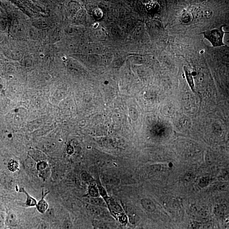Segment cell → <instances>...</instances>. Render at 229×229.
<instances>
[{
	"instance_id": "cb8c5ba5",
	"label": "cell",
	"mask_w": 229,
	"mask_h": 229,
	"mask_svg": "<svg viewBox=\"0 0 229 229\" xmlns=\"http://www.w3.org/2000/svg\"><path fill=\"white\" fill-rule=\"evenodd\" d=\"M193 177V174L191 172L186 174L183 177V180L185 182H189L191 181Z\"/></svg>"
},
{
	"instance_id": "d6986e66",
	"label": "cell",
	"mask_w": 229,
	"mask_h": 229,
	"mask_svg": "<svg viewBox=\"0 0 229 229\" xmlns=\"http://www.w3.org/2000/svg\"><path fill=\"white\" fill-rule=\"evenodd\" d=\"M209 182H210V179L208 177H204L200 179L199 185L201 187L204 188L208 185Z\"/></svg>"
},
{
	"instance_id": "7c38bea8",
	"label": "cell",
	"mask_w": 229,
	"mask_h": 229,
	"mask_svg": "<svg viewBox=\"0 0 229 229\" xmlns=\"http://www.w3.org/2000/svg\"><path fill=\"white\" fill-rule=\"evenodd\" d=\"M20 192L24 193L27 197L26 202H25V204L26 206L29 207H34L36 206L37 202H36V200L32 197H31L29 194L26 191H25V189L22 188L21 189Z\"/></svg>"
},
{
	"instance_id": "5bb4252c",
	"label": "cell",
	"mask_w": 229,
	"mask_h": 229,
	"mask_svg": "<svg viewBox=\"0 0 229 229\" xmlns=\"http://www.w3.org/2000/svg\"><path fill=\"white\" fill-rule=\"evenodd\" d=\"M227 210V207L224 204H220L217 206L215 212L218 216H222L225 215Z\"/></svg>"
},
{
	"instance_id": "ac0fdd59",
	"label": "cell",
	"mask_w": 229,
	"mask_h": 229,
	"mask_svg": "<svg viewBox=\"0 0 229 229\" xmlns=\"http://www.w3.org/2000/svg\"><path fill=\"white\" fill-rule=\"evenodd\" d=\"M86 11L83 9H81L79 11L77 12L76 15H75V17L77 20L79 21L84 20L86 16Z\"/></svg>"
},
{
	"instance_id": "52a82bcc",
	"label": "cell",
	"mask_w": 229,
	"mask_h": 229,
	"mask_svg": "<svg viewBox=\"0 0 229 229\" xmlns=\"http://www.w3.org/2000/svg\"><path fill=\"white\" fill-rule=\"evenodd\" d=\"M87 200L90 204L92 205L103 208L107 207L105 202L101 197H90L87 199Z\"/></svg>"
},
{
	"instance_id": "ba28073f",
	"label": "cell",
	"mask_w": 229,
	"mask_h": 229,
	"mask_svg": "<svg viewBox=\"0 0 229 229\" xmlns=\"http://www.w3.org/2000/svg\"><path fill=\"white\" fill-rule=\"evenodd\" d=\"M5 224L7 226H16L17 224V217L16 214L13 213H9L5 219Z\"/></svg>"
},
{
	"instance_id": "9a60e30c",
	"label": "cell",
	"mask_w": 229,
	"mask_h": 229,
	"mask_svg": "<svg viewBox=\"0 0 229 229\" xmlns=\"http://www.w3.org/2000/svg\"><path fill=\"white\" fill-rule=\"evenodd\" d=\"M97 186L98 188L100 196H101V197L102 198L104 199V200H105V202L106 200L109 198V197L108 194H107V191H106L105 189V188L102 186L100 183H97Z\"/></svg>"
},
{
	"instance_id": "44dd1931",
	"label": "cell",
	"mask_w": 229,
	"mask_h": 229,
	"mask_svg": "<svg viewBox=\"0 0 229 229\" xmlns=\"http://www.w3.org/2000/svg\"><path fill=\"white\" fill-rule=\"evenodd\" d=\"M82 179L85 182L90 183V184L93 183L94 182V180L92 177L87 173H83L81 175Z\"/></svg>"
},
{
	"instance_id": "7402d4cb",
	"label": "cell",
	"mask_w": 229,
	"mask_h": 229,
	"mask_svg": "<svg viewBox=\"0 0 229 229\" xmlns=\"http://www.w3.org/2000/svg\"><path fill=\"white\" fill-rule=\"evenodd\" d=\"M97 7H98V6L96 4L89 3L86 5V11L88 13L92 14L93 11Z\"/></svg>"
},
{
	"instance_id": "7a4b0ae2",
	"label": "cell",
	"mask_w": 229,
	"mask_h": 229,
	"mask_svg": "<svg viewBox=\"0 0 229 229\" xmlns=\"http://www.w3.org/2000/svg\"><path fill=\"white\" fill-rule=\"evenodd\" d=\"M110 213L120 224L125 225L127 223L128 218L125 213L123 209L119 204L117 203L115 200L109 197L105 201Z\"/></svg>"
},
{
	"instance_id": "8fae6325",
	"label": "cell",
	"mask_w": 229,
	"mask_h": 229,
	"mask_svg": "<svg viewBox=\"0 0 229 229\" xmlns=\"http://www.w3.org/2000/svg\"><path fill=\"white\" fill-rule=\"evenodd\" d=\"M36 206L39 212L41 213H46L48 209V205L47 202L44 200V196L42 197V199L37 203Z\"/></svg>"
},
{
	"instance_id": "4316f807",
	"label": "cell",
	"mask_w": 229,
	"mask_h": 229,
	"mask_svg": "<svg viewBox=\"0 0 229 229\" xmlns=\"http://www.w3.org/2000/svg\"><path fill=\"white\" fill-rule=\"evenodd\" d=\"M47 165L46 163H43V165H42V162H41V163L39 164L38 166H37L38 170L41 171V172L46 170L47 169Z\"/></svg>"
},
{
	"instance_id": "3957f363",
	"label": "cell",
	"mask_w": 229,
	"mask_h": 229,
	"mask_svg": "<svg viewBox=\"0 0 229 229\" xmlns=\"http://www.w3.org/2000/svg\"><path fill=\"white\" fill-rule=\"evenodd\" d=\"M82 51L87 55H101L103 54L104 48L101 44L90 43L84 45Z\"/></svg>"
},
{
	"instance_id": "30bf717a",
	"label": "cell",
	"mask_w": 229,
	"mask_h": 229,
	"mask_svg": "<svg viewBox=\"0 0 229 229\" xmlns=\"http://www.w3.org/2000/svg\"><path fill=\"white\" fill-rule=\"evenodd\" d=\"M185 73L186 77L187 80L190 87H191V89L192 90V91L193 92H195V86L194 81H193V76H192V74H191V71L189 70V68H188L186 66H184L183 67Z\"/></svg>"
},
{
	"instance_id": "e0dca14e",
	"label": "cell",
	"mask_w": 229,
	"mask_h": 229,
	"mask_svg": "<svg viewBox=\"0 0 229 229\" xmlns=\"http://www.w3.org/2000/svg\"><path fill=\"white\" fill-rule=\"evenodd\" d=\"M8 168L12 171H15L18 170L19 163L16 160H12L8 164Z\"/></svg>"
},
{
	"instance_id": "277c9868",
	"label": "cell",
	"mask_w": 229,
	"mask_h": 229,
	"mask_svg": "<svg viewBox=\"0 0 229 229\" xmlns=\"http://www.w3.org/2000/svg\"><path fill=\"white\" fill-rule=\"evenodd\" d=\"M101 179L104 183L108 185L117 186L120 183V179L113 176L105 175L102 176Z\"/></svg>"
},
{
	"instance_id": "6da1fadb",
	"label": "cell",
	"mask_w": 229,
	"mask_h": 229,
	"mask_svg": "<svg viewBox=\"0 0 229 229\" xmlns=\"http://www.w3.org/2000/svg\"><path fill=\"white\" fill-rule=\"evenodd\" d=\"M223 26L218 28L208 30L202 32L204 38L208 40L213 47H220L224 45L223 38L226 32L223 30Z\"/></svg>"
},
{
	"instance_id": "83f0119b",
	"label": "cell",
	"mask_w": 229,
	"mask_h": 229,
	"mask_svg": "<svg viewBox=\"0 0 229 229\" xmlns=\"http://www.w3.org/2000/svg\"></svg>"
},
{
	"instance_id": "484cf974",
	"label": "cell",
	"mask_w": 229,
	"mask_h": 229,
	"mask_svg": "<svg viewBox=\"0 0 229 229\" xmlns=\"http://www.w3.org/2000/svg\"><path fill=\"white\" fill-rule=\"evenodd\" d=\"M213 13V12L211 10L208 9L205 10L204 12V15L206 18H210L212 16Z\"/></svg>"
},
{
	"instance_id": "d4e9b609",
	"label": "cell",
	"mask_w": 229,
	"mask_h": 229,
	"mask_svg": "<svg viewBox=\"0 0 229 229\" xmlns=\"http://www.w3.org/2000/svg\"><path fill=\"white\" fill-rule=\"evenodd\" d=\"M63 229H72L73 225L71 222L69 220H66L64 222L63 225Z\"/></svg>"
},
{
	"instance_id": "4fadbf2b",
	"label": "cell",
	"mask_w": 229,
	"mask_h": 229,
	"mask_svg": "<svg viewBox=\"0 0 229 229\" xmlns=\"http://www.w3.org/2000/svg\"><path fill=\"white\" fill-rule=\"evenodd\" d=\"M88 193L90 197H100L99 191L97 185L92 183L88 187Z\"/></svg>"
},
{
	"instance_id": "8992f818",
	"label": "cell",
	"mask_w": 229,
	"mask_h": 229,
	"mask_svg": "<svg viewBox=\"0 0 229 229\" xmlns=\"http://www.w3.org/2000/svg\"><path fill=\"white\" fill-rule=\"evenodd\" d=\"M87 210L90 214L95 216H101L103 215L105 211L103 208L89 204L87 206Z\"/></svg>"
},
{
	"instance_id": "2e32d148",
	"label": "cell",
	"mask_w": 229,
	"mask_h": 229,
	"mask_svg": "<svg viewBox=\"0 0 229 229\" xmlns=\"http://www.w3.org/2000/svg\"><path fill=\"white\" fill-rule=\"evenodd\" d=\"M33 25H35V27L40 29L46 28L48 26L47 22L43 19L35 21L33 23Z\"/></svg>"
},
{
	"instance_id": "ffe728a7",
	"label": "cell",
	"mask_w": 229,
	"mask_h": 229,
	"mask_svg": "<svg viewBox=\"0 0 229 229\" xmlns=\"http://www.w3.org/2000/svg\"><path fill=\"white\" fill-rule=\"evenodd\" d=\"M93 16L96 19H100L103 16V13L101 10L99 8L97 7L94 10L92 13Z\"/></svg>"
},
{
	"instance_id": "9c48e42d",
	"label": "cell",
	"mask_w": 229,
	"mask_h": 229,
	"mask_svg": "<svg viewBox=\"0 0 229 229\" xmlns=\"http://www.w3.org/2000/svg\"><path fill=\"white\" fill-rule=\"evenodd\" d=\"M81 9L80 4L78 2H71L68 3L67 10L70 14L72 16H75L76 13Z\"/></svg>"
},
{
	"instance_id": "603a6c76",
	"label": "cell",
	"mask_w": 229,
	"mask_h": 229,
	"mask_svg": "<svg viewBox=\"0 0 229 229\" xmlns=\"http://www.w3.org/2000/svg\"><path fill=\"white\" fill-rule=\"evenodd\" d=\"M182 21L184 23H188L191 21V15L188 12H185L182 15Z\"/></svg>"
},
{
	"instance_id": "5b68a950",
	"label": "cell",
	"mask_w": 229,
	"mask_h": 229,
	"mask_svg": "<svg viewBox=\"0 0 229 229\" xmlns=\"http://www.w3.org/2000/svg\"><path fill=\"white\" fill-rule=\"evenodd\" d=\"M141 204L143 208L149 212H154L155 210L156 206L154 203L147 198H143L141 200Z\"/></svg>"
}]
</instances>
